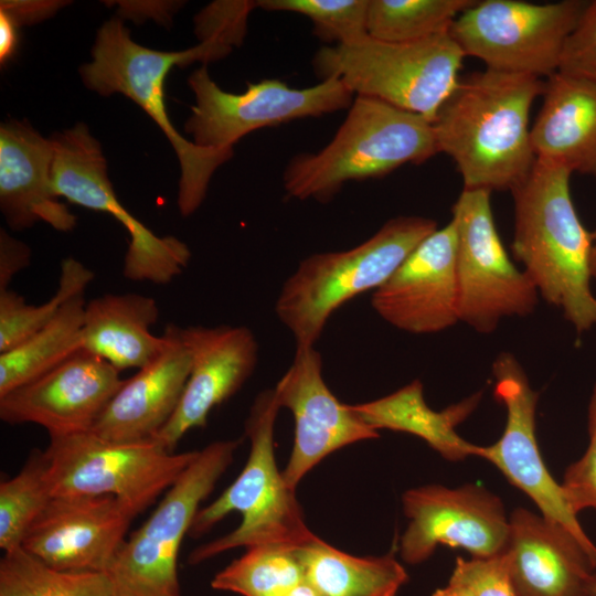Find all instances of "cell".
Returning <instances> with one entry per match:
<instances>
[{
	"mask_svg": "<svg viewBox=\"0 0 596 596\" xmlns=\"http://www.w3.org/2000/svg\"><path fill=\"white\" fill-rule=\"evenodd\" d=\"M280 406L274 389L260 392L245 421L251 448L237 478L209 505L200 509L189 535L199 538L231 512L242 515L232 532L194 549L188 558L202 563L236 547L280 545L300 547L315 534L308 529L302 509L285 481L275 459L274 429Z\"/></svg>",
	"mask_w": 596,
	"mask_h": 596,
	"instance_id": "obj_5",
	"label": "cell"
},
{
	"mask_svg": "<svg viewBox=\"0 0 596 596\" xmlns=\"http://www.w3.org/2000/svg\"><path fill=\"white\" fill-rule=\"evenodd\" d=\"M0 596H116L105 572L55 570L23 547L4 552L0 560Z\"/></svg>",
	"mask_w": 596,
	"mask_h": 596,
	"instance_id": "obj_29",
	"label": "cell"
},
{
	"mask_svg": "<svg viewBox=\"0 0 596 596\" xmlns=\"http://www.w3.org/2000/svg\"><path fill=\"white\" fill-rule=\"evenodd\" d=\"M297 549L280 545L246 549L241 557L215 574L211 586L242 596H283L305 581Z\"/></svg>",
	"mask_w": 596,
	"mask_h": 596,
	"instance_id": "obj_31",
	"label": "cell"
},
{
	"mask_svg": "<svg viewBox=\"0 0 596 596\" xmlns=\"http://www.w3.org/2000/svg\"><path fill=\"white\" fill-rule=\"evenodd\" d=\"M558 72L596 83V0L587 2L568 35Z\"/></svg>",
	"mask_w": 596,
	"mask_h": 596,
	"instance_id": "obj_38",
	"label": "cell"
},
{
	"mask_svg": "<svg viewBox=\"0 0 596 596\" xmlns=\"http://www.w3.org/2000/svg\"><path fill=\"white\" fill-rule=\"evenodd\" d=\"M543 89L539 77L488 68L460 79L432 125L464 189L512 191L528 177L536 160L529 116Z\"/></svg>",
	"mask_w": 596,
	"mask_h": 596,
	"instance_id": "obj_1",
	"label": "cell"
},
{
	"mask_svg": "<svg viewBox=\"0 0 596 596\" xmlns=\"http://www.w3.org/2000/svg\"><path fill=\"white\" fill-rule=\"evenodd\" d=\"M542 95L531 127L535 157L596 175V83L557 71L547 77Z\"/></svg>",
	"mask_w": 596,
	"mask_h": 596,
	"instance_id": "obj_24",
	"label": "cell"
},
{
	"mask_svg": "<svg viewBox=\"0 0 596 596\" xmlns=\"http://www.w3.org/2000/svg\"><path fill=\"white\" fill-rule=\"evenodd\" d=\"M94 273L74 258L62 262L55 294L41 305H30L13 290H0V353L7 352L46 326L71 298L84 294Z\"/></svg>",
	"mask_w": 596,
	"mask_h": 596,
	"instance_id": "obj_32",
	"label": "cell"
},
{
	"mask_svg": "<svg viewBox=\"0 0 596 596\" xmlns=\"http://www.w3.org/2000/svg\"><path fill=\"white\" fill-rule=\"evenodd\" d=\"M475 0H369V36L394 43L449 33L454 21Z\"/></svg>",
	"mask_w": 596,
	"mask_h": 596,
	"instance_id": "obj_30",
	"label": "cell"
},
{
	"mask_svg": "<svg viewBox=\"0 0 596 596\" xmlns=\"http://www.w3.org/2000/svg\"><path fill=\"white\" fill-rule=\"evenodd\" d=\"M590 596H596V574L593 579L592 588H590Z\"/></svg>",
	"mask_w": 596,
	"mask_h": 596,
	"instance_id": "obj_46",
	"label": "cell"
},
{
	"mask_svg": "<svg viewBox=\"0 0 596 596\" xmlns=\"http://www.w3.org/2000/svg\"><path fill=\"white\" fill-rule=\"evenodd\" d=\"M107 361L84 350L45 374L0 396V418L35 424L50 437L93 428L125 380Z\"/></svg>",
	"mask_w": 596,
	"mask_h": 596,
	"instance_id": "obj_17",
	"label": "cell"
},
{
	"mask_svg": "<svg viewBox=\"0 0 596 596\" xmlns=\"http://www.w3.org/2000/svg\"><path fill=\"white\" fill-rule=\"evenodd\" d=\"M274 391L280 408L289 409L295 423L292 450L281 471L292 490L331 453L379 437L350 404L341 403L329 390L315 347L296 348L291 365Z\"/></svg>",
	"mask_w": 596,
	"mask_h": 596,
	"instance_id": "obj_16",
	"label": "cell"
},
{
	"mask_svg": "<svg viewBox=\"0 0 596 596\" xmlns=\"http://www.w3.org/2000/svg\"><path fill=\"white\" fill-rule=\"evenodd\" d=\"M84 294L71 298L41 330L0 353V396L45 374L83 350Z\"/></svg>",
	"mask_w": 596,
	"mask_h": 596,
	"instance_id": "obj_28",
	"label": "cell"
},
{
	"mask_svg": "<svg viewBox=\"0 0 596 596\" xmlns=\"http://www.w3.org/2000/svg\"><path fill=\"white\" fill-rule=\"evenodd\" d=\"M480 398L479 392L443 411H434L424 398L422 382L414 380L392 394L351 407L373 429L412 434L443 458L458 461L479 457L481 446L460 437L456 427L476 409Z\"/></svg>",
	"mask_w": 596,
	"mask_h": 596,
	"instance_id": "obj_26",
	"label": "cell"
},
{
	"mask_svg": "<svg viewBox=\"0 0 596 596\" xmlns=\"http://www.w3.org/2000/svg\"><path fill=\"white\" fill-rule=\"evenodd\" d=\"M237 440L198 451L146 522L126 539L108 574L116 596H180L178 555L200 503L234 459Z\"/></svg>",
	"mask_w": 596,
	"mask_h": 596,
	"instance_id": "obj_9",
	"label": "cell"
},
{
	"mask_svg": "<svg viewBox=\"0 0 596 596\" xmlns=\"http://www.w3.org/2000/svg\"><path fill=\"white\" fill-rule=\"evenodd\" d=\"M135 518L111 496L53 497L21 547L58 571L108 573Z\"/></svg>",
	"mask_w": 596,
	"mask_h": 596,
	"instance_id": "obj_18",
	"label": "cell"
},
{
	"mask_svg": "<svg viewBox=\"0 0 596 596\" xmlns=\"http://www.w3.org/2000/svg\"><path fill=\"white\" fill-rule=\"evenodd\" d=\"M518 596H590L596 573L563 526L524 508L509 518L505 549Z\"/></svg>",
	"mask_w": 596,
	"mask_h": 596,
	"instance_id": "obj_22",
	"label": "cell"
},
{
	"mask_svg": "<svg viewBox=\"0 0 596 596\" xmlns=\"http://www.w3.org/2000/svg\"><path fill=\"white\" fill-rule=\"evenodd\" d=\"M232 47L216 40L202 41L184 51H158L136 43L118 18L97 31L92 61L79 68L84 85L109 96L123 94L150 116L168 138L179 159L181 174L178 207L183 216L193 214L205 199L215 170L233 155L196 146L172 125L164 103V79L170 70L194 62L204 65L227 56Z\"/></svg>",
	"mask_w": 596,
	"mask_h": 596,
	"instance_id": "obj_3",
	"label": "cell"
},
{
	"mask_svg": "<svg viewBox=\"0 0 596 596\" xmlns=\"http://www.w3.org/2000/svg\"><path fill=\"white\" fill-rule=\"evenodd\" d=\"M566 168L535 160L512 191V254L539 295L558 308L583 333L596 326V296L590 289L593 233L581 222L570 192Z\"/></svg>",
	"mask_w": 596,
	"mask_h": 596,
	"instance_id": "obj_2",
	"label": "cell"
},
{
	"mask_svg": "<svg viewBox=\"0 0 596 596\" xmlns=\"http://www.w3.org/2000/svg\"><path fill=\"white\" fill-rule=\"evenodd\" d=\"M437 228L428 217L397 216L348 251L316 253L302 259L275 302L276 316L291 332L296 348L315 347L336 310L382 286Z\"/></svg>",
	"mask_w": 596,
	"mask_h": 596,
	"instance_id": "obj_6",
	"label": "cell"
},
{
	"mask_svg": "<svg viewBox=\"0 0 596 596\" xmlns=\"http://www.w3.org/2000/svg\"><path fill=\"white\" fill-rule=\"evenodd\" d=\"M283 596H322L317 589H315L306 581L290 589Z\"/></svg>",
	"mask_w": 596,
	"mask_h": 596,
	"instance_id": "obj_44",
	"label": "cell"
},
{
	"mask_svg": "<svg viewBox=\"0 0 596 596\" xmlns=\"http://www.w3.org/2000/svg\"><path fill=\"white\" fill-rule=\"evenodd\" d=\"M589 443L584 455L565 471L562 483L572 510L596 509V384L588 405Z\"/></svg>",
	"mask_w": 596,
	"mask_h": 596,
	"instance_id": "obj_37",
	"label": "cell"
},
{
	"mask_svg": "<svg viewBox=\"0 0 596 596\" xmlns=\"http://www.w3.org/2000/svg\"><path fill=\"white\" fill-rule=\"evenodd\" d=\"M159 319L157 301L140 294H107L85 305L83 350L98 356L119 372L141 369L164 345V337L151 333Z\"/></svg>",
	"mask_w": 596,
	"mask_h": 596,
	"instance_id": "obj_25",
	"label": "cell"
},
{
	"mask_svg": "<svg viewBox=\"0 0 596 596\" xmlns=\"http://www.w3.org/2000/svg\"><path fill=\"white\" fill-rule=\"evenodd\" d=\"M54 148L28 121L0 127V209L17 231L44 222L61 232L76 226V216L60 201L52 184Z\"/></svg>",
	"mask_w": 596,
	"mask_h": 596,
	"instance_id": "obj_23",
	"label": "cell"
},
{
	"mask_svg": "<svg viewBox=\"0 0 596 596\" xmlns=\"http://www.w3.org/2000/svg\"><path fill=\"white\" fill-rule=\"evenodd\" d=\"M402 502L409 521L400 554L408 564L426 561L439 544L462 549L472 557L493 556L507 549L509 519L503 503L480 486H422L405 491Z\"/></svg>",
	"mask_w": 596,
	"mask_h": 596,
	"instance_id": "obj_15",
	"label": "cell"
},
{
	"mask_svg": "<svg viewBox=\"0 0 596 596\" xmlns=\"http://www.w3.org/2000/svg\"><path fill=\"white\" fill-rule=\"evenodd\" d=\"M466 55L449 33L394 43L365 36L320 49L312 60L321 79L338 78L356 96L371 97L433 123L458 86Z\"/></svg>",
	"mask_w": 596,
	"mask_h": 596,
	"instance_id": "obj_7",
	"label": "cell"
},
{
	"mask_svg": "<svg viewBox=\"0 0 596 596\" xmlns=\"http://www.w3.org/2000/svg\"><path fill=\"white\" fill-rule=\"evenodd\" d=\"M51 139L55 194L83 207L111 214L127 231L124 276L158 285L179 276L190 262V248L174 236L156 235L120 203L107 174L102 146L88 127L78 123Z\"/></svg>",
	"mask_w": 596,
	"mask_h": 596,
	"instance_id": "obj_13",
	"label": "cell"
},
{
	"mask_svg": "<svg viewBox=\"0 0 596 596\" xmlns=\"http://www.w3.org/2000/svg\"><path fill=\"white\" fill-rule=\"evenodd\" d=\"M586 3L476 1L454 21L449 34L466 56L479 58L488 70L550 77L558 71L564 44Z\"/></svg>",
	"mask_w": 596,
	"mask_h": 596,
	"instance_id": "obj_10",
	"label": "cell"
},
{
	"mask_svg": "<svg viewBox=\"0 0 596 596\" xmlns=\"http://www.w3.org/2000/svg\"><path fill=\"white\" fill-rule=\"evenodd\" d=\"M181 336L190 374L175 412L152 438L169 451L189 430L206 425L211 411L244 385L258 361L257 339L245 326H189Z\"/></svg>",
	"mask_w": 596,
	"mask_h": 596,
	"instance_id": "obj_20",
	"label": "cell"
},
{
	"mask_svg": "<svg viewBox=\"0 0 596 596\" xmlns=\"http://www.w3.org/2000/svg\"><path fill=\"white\" fill-rule=\"evenodd\" d=\"M195 103L184 130L199 147L233 155V146L247 134L305 117H320L349 108L354 94L338 78L307 88H291L279 79L248 83L245 92L223 91L206 65L188 78Z\"/></svg>",
	"mask_w": 596,
	"mask_h": 596,
	"instance_id": "obj_12",
	"label": "cell"
},
{
	"mask_svg": "<svg viewBox=\"0 0 596 596\" xmlns=\"http://www.w3.org/2000/svg\"><path fill=\"white\" fill-rule=\"evenodd\" d=\"M432 596H472V594L467 587L448 582L445 587L436 589Z\"/></svg>",
	"mask_w": 596,
	"mask_h": 596,
	"instance_id": "obj_43",
	"label": "cell"
},
{
	"mask_svg": "<svg viewBox=\"0 0 596 596\" xmlns=\"http://www.w3.org/2000/svg\"><path fill=\"white\" fill-rule=\"evenodd\" d=\"M31 263L30 247L0 231V290L9 289L12 278Z\"/></svg>",
	"mask_w": 596,
	"mask_h": 596,
	"instance_id": "obj_40",
	"label": "cell"
},
{
	"mask_svg": "<svg viewBox=\"0 0 596 596\" xmlns=\"http://www.w3.org/2000/svg\"><path fill=\"white\" fill-rule=\"evenodd\" d=\"M457 235L450 220L424 238L371 298L372 308L398 330L428 334L459 321Z\"/></svg>",
	"mask_w": 596,
	"mask_h": 596,
	"instance_id": "obj_19",
	"label": "cell"
},
{
	"mask_svg": "<svg viewBox=\"0 0 596 596\" xmlns=\"http://www.w3.org/2000/svg\"><path fill=\"white\" fill-rule=\"evenodd\" d=\"M161 352L125 380L93 428L113 441L152 439L175 412L191 370L181 327L169 323Z\"/></svg>",
	"mask_w": 596,
	"mask_h": 596,
	"instance_id": "obj_21",
	"label": "cell"
},
{
	"mask_svg": "<svg viewBox=\"0 0 596 596\" xmlns=\"http://www.w3.org/2000/svg\"><path fill=\"white\" fill-rule=\"evenodd\" d=\"M449 582L467 587L472 596H518L507 551L489 557H457Z\"/></svg>",
	"mask_w": 596,
	"mask_h": 596,
	"instance_id": "obj_35",
	"label": "cell"
},
{
	"mask_svg": "<svg viewBox=\"0 0 596 596\" xmlns=\"http://www.w3.org/2000/svg\"><path fill=\"white\" fill-rule=\"evenodd\" d=\"M18 25L4 12L0 11V62L8 63L17 51L19 41Z\"/></svg>",
	"mask_w": 596,
	"mask_h": 596,
	"instance_id": "obj_42",
	"label": "cell"
},
{
	"mask_svg": "<svg viewBox=\"0 0 596 596\" xmlns=\"http://www.w3.org/2000/svg\"><path fill=\"white\" fill-rule=\"evenodd\" d=\"M258 8L257 1H214L194 18L195 34L200 42L220 41L233 49L244 40L249 12Z\"/></svg>",
	"mask_w": 596,
	"mask_h": 596,
	"instance_id": "obj_36",
	"label": "cell"
},
{
	"mask_svg": "<svg viewBox=\"0 0 596 596\" xmlns=\"http://www.w3.org/2000/svg\"><path fill=\"white\" fill-rule=\"evenodd\" d=\"M52 498L44 450L34 449L21 470L0 483V549L20 547Z\"/></svg>",
	"mask_w": 596,
	"mask_h": 596,
	"instance_id": "obj_33",
	"label": "cell"
},
{
	"mask_svg": "<svg viewBox=\"0 0 596 596\" xmlns=\"http://www.w3.org/2000/svg\"><path fill=\"white\" fill-rule=\"evenodd\" d=\"M494 396L503 404L507 421L497 443L481 446L479 457L494 465L539 508L541 515L563 526L581 544L596 570V545L570 507L562 485L550 473L535 435L539 394L531 387L521 364L510 352L493 361Z\"/></svg>",
	"mask_w": 596,
	"mask_h": 596,
	"instance_id": "obj_14",
	"label": "cell"
},
{
	"mask_svg": "<svg viewBox=\"0 0 596 596\" xmlns=\"http://www.w3.org/2000/svg\"><path fill=\"white\" fill-rule=\"evenodd\" d=\"M348 109L329 143L287 163L283 185L289 198L326 203L349 181L384 177L439 152L432 123L419 115L364 96Z\"/></svg>",
	"mask_w": 596,
	"mask_h": 596,
	"instance_id": "obj_4",
	"label": "cell"
},
{
	"mask_svg": "<svg viewBox=\"0 0 596 596\" xmlns=\"http://www.w3.org/2000/svg\"><path fill=\"white\" fill-rule=\"evenodd\" d=\"M590 275L596 280V231L593 233V248L590 253Z\"/></svg>",
	"mask_w": 596,
	"mask_h": 596,
	"instance_id": "obj_45",
	"label": "cell"
},
{
	"mask_svg": "<svg viewBox=\"0 0 596 596\" xmlns=\"http://www.w3.org/2000/svg\"><path fill=\"white\" fill-rule=\"evenodd\" d=\"M67 3L70 2L60 0H2L0 11L7 13L20 26L41 22Z\"/></svg>",
	"mask_w": 596,
	"mask_h": 596,
	"instance_id": "obj_39",
	"label": "cell"
},
{
	"mask_svg": "<svg viewBox=\"0 0 596 596\" xmlns=\"http://www.w3.org/2000/svg\"><path fill=\"white\" fill-rule=\"evenodd\" d=\"M198 451H169L155 439L113 441L87 430L50 437L44 454L53 497L111 496L137 517L174 483Z\"/></svg>",
	"mask_w": 596,
	"mask_h": 596,
	"instance_id": "obj_8",
	"label": "cell"
},
{
	"mask_svg": "<svg viewBox=\"0 0 596 596\" xmlns=\"http://www.w3.org/2000/svg\"><path fill=\"white\" fill-rule=\"evenodd\" d=\"M297 552L305 581L322 596H396L408 578L393 553L354 556L317 535Z\"/></svg>",
	"mask_w": 596,
	"mask_h": 596,
	"instance_id": "obj_27",
	"label": "cell"
},
{
	"mask_svg": "<svg viewBox=\"0 0 596 596\" xmlns=\"http://www.w3.org/2000/svg\"><path fill=\"white\" fill-rule=\"evenodd\" d=\"M258 8L307 17L322 41L352 44L368 36L369 0H259Z\"/></svg>",
	"mask_w": 596,
	"mask_h": 596,
	"instance_id": "obj_34",
	"label": "cell"
},
{
	"mask_svg": "<svg viewBox=\"0 0 596 596\" xmlns=\"http://www.w3.org/2000/svg\"><path fill=\"white\" fill-rule=\"evenodd\" d=\"M490 191L464 189L453 205L457 235L458 318L480 333L493 332L503 318L534 311L539 292L510 259L496 227Z\"/></svg>",
	"mask_w": 596,
	"mask_h": 596,
	"instance_id": "obj_11",
	"label": "cell"
},
{
	"mask_svg": "<svg viewBox=\"0 0 596 596\" xmlns=\"http://www.w3.org/2000/svg\"><path fill=\"white\" fill-rule=\"evenodd\" d=\"M119 12L134 21H143L152 18L166 24L171 22L172 14L181 7L174 1H117Z\"/></svg>",
	"mask_w": 596,
	"mask_h": 596,
	"instance_id": "obj_41",
	"label": "cell"
}]
</instances>
